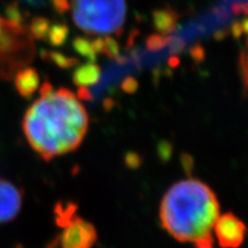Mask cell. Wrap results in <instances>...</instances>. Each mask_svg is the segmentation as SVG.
I'll use <instances>...</instances> for the list:
<instances>
[{
  "instance_id": "ffe728a7",
  "label": "cell",
  "mask_w": 248,
  "mask_h": 248,
  "mask_svg": "<svg viewBox=\"0 0 248 248\" xmlns=\"http://www.w3.org/2000/svg\"><path fill=\"white\" fill-rule=\"evenodd\" d=\"M91 42H92V46H93V48H94L95 53L97 54L101 53L102 47H104V38H100V37H99V38H94L93 40H91Z\"/></svg>"
},
{
  "instance_id": "9a60e30c",
  "label": "cell",
  "mask_w": 248,
  "mask_h": 248,
  "mask_svg": "<svg viewBox=\"0 0 248 248\" xmlns=\"http://www.w3.org/2000/svg\"><path fill=\"white\" fill-rule=\"evenodd\" d=\"M6 15H7V20L9 22L18 24V26H21L24 20L22 12L18 8V5L16 2H13V4L7 6V8H6Z\"/></svg>"
},
{
  "instance_id": "277c9868",
  "label": "cell",
  "mask_w": 248,
  "mask_h": 248,
  "mask_svg": "<svg viewBox=\"0 0 248 248\" xmlns=\"http://www.w3.org/2000/svg\"><path fill=\"white\" fill-rule=\"evenodd\" d=\"M60 226L62 231L57 241L60 248H92L98 239L94 226L76 214Z\"/></svg>"
},
{
  "instance_id": "52a82bcc",
  "label": "cell",
  "mask_w": 248,
  "mask_h": 248,
  "mask_svg": "<svg viewBox=\"0 0 248 248\" xmlns=\"http://www.w3.org/2000/svg\"><path fill=\"white\" fill-rule=\"evenodd\" d=\"M15 88L23 98H30L39 88V75L33 68H24L15 76Z\"/></svg>"
},
{
  "instance_id": "2e32d148",
  "label": "cell",
  "mask_w": 248,
  "mask_h": 248,
  "mask_svg": "<svg viewBox=\"0 0 248 248\" xmlns=\"http://www.w3.org/2000/svg\"><path fill=\"white\" fill-rule=\"evenodd\" d=\"M169 38H166L163 35H152L147 38L146 44L148 48L152 49V51H155V49L162 48L163 46L168 44Z\"/></svg>"
},
{
  "instance_id": "6da1fadb",
  "label": "cell",
  "mask_w": 248,
  "mask_h": 248,
  "mask_svg": "<svg viewBox=\"0 0 248 248\" xmlns=\"http://www.w3.org/2000/svg\"><path fill=\"white\" fill-rule=\"evenodd\" d=\"M22 128L31 148L49 161L79 147L88 131L89 116L74 92L54 90L45 82L39 99L26 111Z\"/></svg>"
},
{
  "instance_id": "44dd1931",
  "label": "cell",
  "mask_w": 248,
  "mask_h": 248,
  "mask_svg": "<svg viewBox=\"0 0 248 248\" xmlns=\"http://www.w3.org/2000/svg\"><path fill=\"white\" fill-rule=\"evenodd\" d=\"M241 33H243V30H241V27H240V23H234L233 26H232V35H233L235 38L237 37H240Z\"/></svg>"
},
{
  "instance_id": "7402d4cb",
  "label": "cell",
  "mask_w": 248,
  "mask_h": 248,
  "mask_svg": "<svg viewBox=\"0 0 248 248\" xmlns=\"http://www.w3.org/2000/svg\"><path fill=\"white\" fill-rule=\"evenodd\" d=\"M240 27H241V30H243V32L247 33L248 35V18H245L243 22H240Z\"/></svg>"
},
{
  "instance_id": "8fae6325",
  "label": "cell",
  "mask_w": 248,
  "mask_h": 248,
  "mask_svg": "<svg viewBox=\"0 0 248 248\" xmlns=\"http://www.w3.org/2000/svg\"><path fill=\"white\" fill-rule=\"evenodd\" d=\"M74 49L82 57L88 59L89 62H94L97 59V53L92 46V42L84 37H76L73 42Z\"/></svg>"
},
{
  "instance_id": "d6986e66",
  "label": "cell",
  "mask_w": 248,
  "mask_h": 248,
  "mask_svg": "<svg viewBox=\"0 0 248 248\" xmlns=\"http://www.w3.org/2000/svg\"><path fill=\"white\" fill-rule=\"evenodd\" d=\"M241 69H243L245 84L248 86V55L247 57L241 58Z\"/></svg>"
},
{
  "instance_id": "ba28073f",
  "label": "cell",
  "mask_w": 248,
  "mask_h": 248,
  "mask_svg": "<svg viewBox=\"0 0 248 248\" xmlns=\"http://www.w3.org/2000/svg\"><path fill=\"white\" fill-rule=\"evenodd\" d=\"M100 67L95 62H88L76 68L74 71L73 80L79 88H88V86L97 84L100 79Z\"/></svg>"
},
{
  "instance_id": "603a6c76",
  "label": "cell",
  "mask_w": 248,
  "mask_h": 248,
  "mask_svg": "<svg viewBox=\"0 0 248 248\" xmlns=\"http://www.w3.org/2000/svg\"><path fill=\"white\" fill-rule=\"evenodd\" d=\"M198 248H213V247H198Z\"/></svg>"
},
{
  "instance_id": "ac0fdd59",
  "label": "cell",
  "mask_w": 248,
  "mask_h": 248,
  "mask_svg": "<svg viewBox=\"0 0 248 248\" xmlns=\"http://www.w3.org/2000/svg\"><path fill=\"white\" fill-rule=\"evenodd\" d=\"M52 4L55 11L60 14L66 13L68 9H70L69 0H52Z\"/></svg>"
},
{
  "instance_id": "e0dca14e",
  "label": "cell",
  "mask_w": 248,
  "mask_h": 248,
  "mask_svg": "<svg viewBox=\"0 0 248 248\" xmlns=\"http://www.w3.org/2000/svg\"><path fill=\"white\" fill-rule=\"evenodd\" d=\"M122 89H123V91L126 93L136 92L138 89V82L133 78V77H128V78H125L123 80Z\"/></svg>"
},
{
  "instance_id": "30bf717a",
  "label": "cell",
  "mask_w": 248,
  "mask_h": 248,
  "mask_svg": "<svg viewBox=\"0 0 248 248\" xmlns=\"http://www.w3.org/2000/svg\"><path fill=\"white\" fill-rule=\"evenodd\" d=\"M68 36H69V28L63 23H55L49 27L47 36L48 44L51 46H62L67 42Z\"/></svg>"
},
{
  "instance_id": "4fadbf2b",
  "label": "cell",
  "mask_w": 248,
  "mask_h": 248,
  "mask_svg": "<svg viewBox=\"0 0 248 248\" xmlns=\"http://www.w3.org/2000/svg\"><path fill=\"white\" fill-rule=\"evenodd\" d=\"M47 54V59L51 60L53 63L57 64L58 67L63 68V69H68V68H71L76 66L78 63V60L75 58H70L68 55H64L62 53H59V52H46Z\"/></svg>"
},
{
  "instance_id": "3957f363",
  "label": "cell",
  "mask_w": 248,
  "mask_h": 248,
  "mask_svg": "<svg viewBox=\"0 0 248 248\" xmlns=\"http://www.w3.org/2000/svg\"><path fill=\"white\" fill-rule=\"evenodd\" d=\"M73 20L93 35L120 32L126 17L125 0H71Z\"/></svg>"
},
{
  "instance_id": "5bb4252c",
  "label": "cell",
  "mask_w": 248,
  "mask_h": 248,
  "mask_svg": "<svg viewBox=\"0 0 248 248\" xmlns=\"http://www.w3.org/2000/svg\"><path fill=\"white\" fill-rule=\"evenodd\" d=\"M102 53L111 59H120V45L115 39L111 37L104 38V47H102Z\"/></svg>"
},
{
  "instance_id": "5b68a950",
  "label": "cell",
  "mask_w": 248,
  "mask_h": 248,
  "mask_svg": "<svg viewBox=\"0 0 248 248\" xmlns=\"http://www.w3.org/2000/svg\"><path fill=\"white\" fill-rule=\"evenodd\" d=\"M213 231L221 247L239 248L246 237L247 228L237 216L232 213H226L218 216Z\"/></svg>"
},
{
  "instance_id": "8992f818",
  "label": "cell",
  "mask_w": 248,
  "mask_h": 248,
  "mask_svg": "<svg viewBox=\"0 0 248 248\" xmlns=\"http://www.w3.org/2000/svg\"><path fill=\"white\" fill-rule=\"evenodd\" d=\"M23 203L22 191L13 183L0 178V223L13 221Z\"/></svg>"
},
{
  "instance_id": "7a4b0ae2",
  "label": "cell",
  "mask_w": 248,
  "mask_h": 248,
  "mask_svg": "<svg viewBox=\"0 0 248 248\" xmlns=\"http://www.w3.org/2000/svg\"><path fill=\"white\" fill-rule=\"evenodd\" d=\"M219 203L208 185L188 178L173 184L160 204L163 229L176 240L213 247V230Z\"/></svg>"
},
{
  "instance_id": "9c48e42d",
  "label": "cell",
  "mask_w": 248,
  "mask_h": 248,
  "mask_svg": "<svg viewBox=\"0 0 248 248\" xmlns=\"http://www.w3.org/2000/svg\"><path fill=\"white\" fill-rule=\"evenodd\" d=\"M178 16L173 9H156L153 13V23L161 35L171 32L177 26Z\"/></svg>"
},
{
  "instance_id": "7c38bea8",
  "label": "cell",
  "mask_w": 248,
  "mask_h": 248,
  "mask_svg": "<svg viewBox=\"0 0 248 248\" xmlns=\"http://www.w3.org/2000/svg\"><path fill=\"white\" fill-rule=\"evenodd\" d=\"M51 27L49 21L45 17H36L31 21L29 27L30 35L36 39H46L48 29Z\"/></svg>"
}]
</instances>
